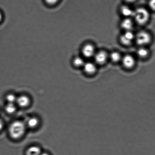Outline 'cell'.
Masks as SVG:
<instances>
[{
    "instance_id": "obj_1",
    "label": "cell",
    "mask_w": 155,
    "mask_h": 155,
    "mask_svg": "<svg viewBox=\"0 0 155 155\" xmlns=\"http://www.w3.org/2000/svg\"><path fill=\"white\" fill-rule=\"evenodd\" d=\"M27 128L24 121L18 120L14 121L9 126V134L12 139H19L25 134Z\"/></svg>"
},
{
    "instance_id": "obj_2",
    "label": "cell",
    "mask_w": 155,
    "mask_h": 155,
    "mask_svg": "<svg viewBox=\"0 0 155 155\" xmlns=\"http://www.w3.org/2000/svg\"><path fill=\"white\" fill-rule=\"evenodd\" d=\"M133 17L138 24L143 25L149 19L150 14L146 9L139 8L134 11Z\"/></svg>"
},
{
    "instance_id": "obj_3",
    "label": "cell",
    "mask_w": 155,
    "mask_h": 155,
    "mask_svg": "<svg viewBox=\"0 0 155 155\" xmlns=\"http://www.w3.org/2000/svg\"><path fill=\"white\" fill-rule=\"evenodd\" d=\"M136 43L140 45H144L148 44L151 41V36L148 33L145 31H141L136 36Z\"/></svg>"
},
{
    "instance_id": "obj_4",
    "label": "cell",
    "mask_w": 155,
    "mask_h": 155,
    "mask_svg": "<svg viewBox=\"0 0 155 155\" xmlns=\"http://www.w3.org/2000/svg\"><path fill=\"white\" fill-rule=\"evenodd\" d=\"M134 38V35L131 31H126L121 36L120 40L123 45H128L131 44Z\"/></svg>"
},
{
    "instance_id": "obj_5",
    "label": "cell",
    "mask_w": 155,
    "mask_h": 155,
    "mask_svg": "<svg viewBox=\"0 0 155 155\" xmlns=\"http://www.w3.org/2000/svg\"><path fill=\"white\" fill-rule=\"evenodd\" d=\"M82 54L85 57L88 58L93 57L95 54V48L91 44L85 45L82 49Z\"/></svg>"
},
{
    "instance_id": "obj_6",
    "label": "cell",
    "mask_w": 155,
    "mask_h": 155,
    "mask_svg": "<svg viewBox=\"0 0 155 155\" xmlns=\"http://www.w3.org/2000/svg\"><path fill=\"white\" fill-rule=\"evenodd\" d=\"M30 103L29 97L25 95H22L18 97L16 101V103L18 106L23 108L27 107L29 105Z\"/></svg>"
},
{
    "instance_id": "obj_7",
    "label": "cell",
    "mask_w": 155,
    "mask_h": 155,
    "mask_svg": "<svg viewBox=\"0 0 155 155\" xmlns=\"http://www.w3.org/2000/svg\"><path fill=\"white\" fill-rule=\"evenodd\" d=\"M95 61L99 64H103L107 60V54L105 51H101L96 53L94 55Z\"/></svg>"
},
{
    "instance_id": "obj_8",
    "label": "cell",
    "mask_w": 155,
    "mask_h": 155,
    "mask_svg": "<svg viewBox=\"0 0 155 155\" xmlns=\"http://www.w3.org/2000/svg\"><path fill=\"white\" fill-rule=\"evenodd\" d=\"M123 65L127 68H131L134 66L135 60L133 56L130 55L124 56L122 59Z\"/></svg>"
},
{
    "instance_id": "obj_9",
    "label": "cell",
    "mask_w": 155,
    "mask_h": 155,
    "mask_svg": "<svg viewBox=\"0 0 155 155\" xmlns=\"http://www.w3.org/2000/svg\"><path fill=\"white\" fill-rule=\"evenodd\" d=\"M26 126L27 128L34 129L37 127L39 124V120L35 117H29L27 118L25 121Z\"/></svg>"
},
{
    "instance_id": "obj_10",
    "label": "cell",
    "mask_w": 155,
    "mask_h": 155,
    "mask_svg": "<svg viewBox=\"0 0 155 155\" xmlns=\"http://www.w3.org/2000/svg\"><path fill=\"white\" fill-rule=\"evenodd\" d=\"M83 68L85 72L89 74H94L96 70V66L94 64L91 62L85 63Z\"/></svg>"
},
{
    "instance_id": "obj_11",
    "label": "cell",
    "mask_w": 155,
    "mask_h": 155,
    "mask_svg": "<svg viewBox=\"0 0 155 155\" xmlns=\"http://www.w3.org/2000/svg\"><path fill=\"white\" fill-rule=\"evenodd\" d=\"M121 27L126 31H130L133 27V22L130 18H127L121 22Z\"/></svg>"
},
{
    "instance_id": "obj_12",
    "label": "cell",
    "mask_w": 155,
    "mask_h": 155,
    "mask_svg": "<svg viewBox=\"0 0 155 155\" xmlns=\"http://www.w3.org/2000/svg\"><path fill=\"white\" fill-rule=\"evenodd\" d=\"M42 150L39 147L36 146H32L27 149L26 151V155H40L42 153Z\"/></svg>"
},
{
    "instance_id": "obj_13",
    "label": "cell",
    "mask_w": 155,
    "mask_h": 155,
    "mask_svg": "<svg viewBox=\"0 0 155 155\" xmlns=\"http://www.w3.org/2000/svg\"><path fill=\"white\" fill-rule=\"evenodd\" d=\"M121 12L122 14L127 18L133 16L134 13V11L132 10L128 6L126 5L123 6L121 7Z\"/></svg>"
},
{
    "instance_id": "obj_14",
    "label": "cell",
    "mask_w": 155,
    "mask_h": 155,
    "mask_svg": "<svg viewBox=\"0 0 155 155\" xmlns=\"http://www.w3.org/2000/svg\"><path fill=\"white\" fill-rule=\"evenodd\" d=\"M72 64L73 66L75 67L79 68L83 66L85 62L82 57L77 56L73 59Z\"/></svg>"
},
{
    "instance_id": "obj_15",
    "label": "cell",
    "mask_w": 155,
    "mask_h": 155,
    "mask_svg": "<svg viewBox=\"0 0 155 155\" xmlns=\"http://www.w3.org/2000/svg\"><path fill=\"white\" fill-rule=\"evenodd\" d=\"M17 107L15 103H7L5 107L6 112L9 114H13L16 112Z\"/></svg>"
},
{
    "instance_id": "obj_16",
    "label": "cell",
    "mask_w": 155,
    "mask_h": 155,
    "mask_svg": "<svg viewBox=\"0 0 155 155\" xmlns=\"http://www.w3.org/2000/svg\"><path fill=\"white\" fill-rule=\"evenodd\" d=\"M18 97H17L14 94L10 93L8 94L6 96V100H7L8 103H16L17 99Z\"/></svg>"
},
{
    "instance_id": "obj_17",
    "label": "cell",
    "mask_w": 155,
    "mask_h": 155,
    "mask_svg": "<svg viewBox=\"0 0 155 155\" xmlns=\"http://www.w3.org/2000/svg\"><path fill=\"white\" fill-rule=\"evenodd\" d=\"M110 58L112 61L117 62L122 59L120 54L117 52H113L110 54Z\"/></svg>"
},
{
    "instance_id": "obj_18",
    "label": "cell",
    "mask_w": 155,
    "mask_h": 155,
    "mask_svg": "<svg viewBox=\"0 0 155 155\" xmlns=\"http://www.w3.org/2000/svg\"><path fill=\"white\" fill-rule=\"evenodd\" d=\"M61 0H44V2L47 6L49 7H54L57 6Z\"/></svg>"
},
{
    "instance_id": "obj_19",
    "label": "cell",
    "mask_w": 155,
    "mask_h": 155,
    "mask_svg": "<svg viewBox=\"0 0 155 155\" xmlns=\"http://www.w3.org/2000/svg\"><path fill=\"white\" fill-rule=\"evenodd\" d=\"M148 51L144 48H140L137 51V54L139 57L145 58L148 54Z\"/></svg>"
},
{
    "instance_id": "obj_20",
    "label": "cell",
    "mask_w": 155,
    "mask_h": 155,
    "mask_svg": "<svg viewBox=\"0 0 155 155\" xmlns=\"http://www.w3.org/2000/svg\"><path fill=\"white\" fill-rule=\"evenodd\" d=\"M149 5L151 10L155 11V0H150Z\"/></svg>"
},
{
    "instance_id": "obj_21",
    "label": "cell",
    "mask_w": 155,
    "mask_h": 155,
    "mask_svg": "<svg viewBox=\"0 0 155 155\" xmlns=\"http://www.w3.org/2000/svg\"><path fill=\"white\" fill-rule=\"evenodd\" d=\"M4 19V15L0 11V24L2 22Z\"/></svg>"
},
{
    "instance_id": "obj_22",
    "label": "cell",
    "mask_w": 155,
    "mask_h": 155,
    "mask_svg": "<svg viewBox=\"0 0 155 155\" xmlns=\"http://www.w3.org/2000/svg\"><path fill=\"white\" fill-rule=\"evenodd\" d=\"M4 126V122H3L2 120L0 119V131L2 130Z\"/></svg>"
},
{
    "instance_id": "obj_23",
    "label": "cell",
    "mask_w": 155,
    "mask_h": 155,
    "mask_svg": "<svg viewBox=\"0 0 155 155\" xmlns=\"http://www.w3.org/2000/svg\"><path fill=\"white\" fill-rule=\"evenodd\" d=\"M126 2L130 3H132L135 2L136 0H125Z\"/></svg>"
},
{
    "instance_id": "obj_24",
    "label": "cell",
    "mask_w": 155,
    "mask_h": 155,
    "mask_svg": "<svg viewBox=\"0 0 155 155\" xmlns=\"http://www.w3.org/2000/svg\"><path fill=\"white\" fill-rule=\"evenodd\" d=\"M40 155H50L48 153H42Z\"/></svg>"
}]
</instances>
